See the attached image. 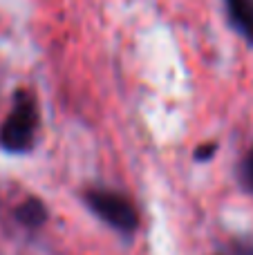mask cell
<instances>
[{
    "label": "cell",
    "instance_id": "6da1fadb",
    "mask_svg": "<svg viewBox=\"0 0 253 255\" xmlns=\"http://www.w3.org/2000/svg\"><path fill=\"white\" fill-rule=\"evenodd\" d=\"M36 124H38V115H36L34 99L25 90H18L11 112L0 128V145L9 152L29 150L36 136Z\"/></svg>",
    "mask_w": 253,
    "mask_h": 255
},
{
    "label": "cell",
    "instance_id": "7a4b0ae2",
    "mask_svg": "<svg viewBox=\"0 0 253 255\" xmlns=\"http://www.w3.org/2000/svg\"><path fill=\"white\" fill-rule=\"evenodd\" d=\"M85 202L103 222L115 226L117 231L132 233L137 229L139 215L130 199H126L124 195H117L112 190H90L85 193Z\"/></svg>",
    "mask_w": 253,
    "mask_h": 255
},
{
    "label": "cell",
    "instance_id": "3957f363",
    "mask_svg": "<svg viewBox=\"0 0 253 255\" xmlns=\"http://www.w3.org/2000/svg\"><path fill=\"white\" fill-rule=\"evenodd\" d=\"M231 25L253 47V0H224Z\"/></svg>",
    "mask_w": 253,
    "mask_h": 255
},
{
    "label": "cell",
    "instance_id": "277c9868",
    "mask_svg": "<svg viewBox=\"0 0 253 255\" xmlns=\"http://www.w3.org/2000/svg\"><path fill=\"white\" fill-rule=\"evenodd\" d=\"M16 220L20 224H25L27 229H38L45 220H47V211H45V204L36 197H29L16 208Z\"/></svg>",
    "mask_w": 253,
    "mask_h": 255
},
{
    "label": "cell",
    "instance_id": "5b68a950",
    "mask_svg": "<svg viewBox=\"0 0 253 255\" xmlns=\"http://www.w3.org/2000/svg\"><path fill=\"white\" fill-rule=\"evenodd\" d=\"M240 177H242V184L253 193V150L245 157L242 161V168H240Z\"/></svg>",
    "mask_w": 253,
    "mask_h": 255
},
{
    "label": "cell",
    "instance_id": "8992f818",
    "mask_svg": "<svg viewBox=\"0 0 253 255\" xmlns=\"http://www.w3.org/2000/svg\"><path fill=\"white\" fill-rule=\"evenodd\" d=\"M215 150H218V145H215V143L200 145V148H197V152H195V159H200V161H209V159L215 154Z\"/></svg>",
    "mask_w": 253,
    "mask_h": 255
},
{
    "label": "cell",
    "instance_id": "52a82bcc",
    "mask_svg": "<svg viewBox=\"0 0 253 255\" xmlns=\"http://www.w3.org/2000/svg\"><path fill=\"white\" fill-rule=\"evenodd\" d=\"M238 255H253V240H240L236 244Z\"/></svg>",
    "mask_w": 253,
    "mask_h": 255
}]
</instances>
